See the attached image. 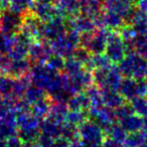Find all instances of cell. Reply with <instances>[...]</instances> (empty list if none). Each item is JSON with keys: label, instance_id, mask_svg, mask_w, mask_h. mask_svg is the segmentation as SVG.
<instances>
[]
</instances>
